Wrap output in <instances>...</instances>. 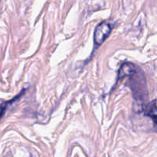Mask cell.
I'll return each mask as SVG.
<instances>
[{"mask_svg":"<svg viewBox=\"0 0 157 157\" xmlns=\"http://www.w3.org/2000/svg\"><path fill=\"white\" fill-rule=\"evenodd\" d=\"M126 80L125 85L131 90L133 98L139 104L141 111L148 101L147 81L142 69L132 62H124L118 71L117 81Z\"/></svg>","mask_w":157,"mask_h":157,"instance_id":"1","label":"cell"},{"mask_svg":"<svg viewBox=\"0 0 157 157\" xmlns=\"http://www.w3.org/2000/svg\"><path fill=\"white\" fill-rule=\"evenodd\" d=\"M113 25L109 21H102L97 25L94 34V41L95 46H100L104 43L110 35Z\"/></svg>","mask_w":157,"mask_h":157,"instance_id":"2","label":"cell"},{"mask_svg":"<svg viewBox=\"0 0 157 157\" xmlns=\"http://www.w3.org/2000/svg\"><path fill=\"white\" fill-rule=\"evenodd\" d=\"M141 111H144L146 116L151 118L153 122V125L157 130V106L156 104V101L147 103L143 107Z\"/></svg>","mask_w":157,"mask_h":157,"instance_id":"3","label":"cell"},{"mask_svg":"<svg viewBox=\"0 0 157 157\" xmlns=\"http://www.w3.org/2000/svg\"><path fill=\"white\" fill-rule=\"evenodd\" d=\"M25 89H23L22 91H21V93L18 94V95H16V97H15L13 99L11 100V101H7V102L3 103V104H2L1 105H0V119H1L2 117L4 115V113H6V111L7 110V109H8V107H9L10 105H12L13 103L18 101V100H19L20 98H21V97L25 94Z\"/></svg>","mask_w":157,"mask_h":157,"instance_id":"4","label":"cell"}]
</instances>
